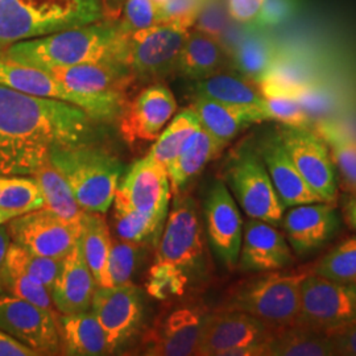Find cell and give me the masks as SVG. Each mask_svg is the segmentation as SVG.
<instances>
[{
    "label": "cell",
    "mask_w": 356,
    "mask_h": 356,
    "mask_svg": "<svg viewBox=\"0 0 356 356\" xmlns=\"http://www.w3.org/2000/svg\"><path fill=\"white\" fill-rule=\"evenodd\" d=\"M99 123L74 104L0 85V176H32L53 151L95 143Z\"/></svg>",
    "instance_id": "obj_1"
},
{
    "label": "cell",
    "mask_w": 356,
    "mask_h": 356,
    "mask_svg": "<svg viewBox=\"0 0 356 356\" xmlns=\"http://www.w3.org/2000/svg\"><path fill=\"white\" fill-rule=\"evenodd\" d=\"M207 277L209 260L200 209L193 197L181 195L166 216L148 272L147 291L163 301L185 294Z\"/></svg>",
    "instance_id": "obj_2"
},
{
    "label": "cell",
    "mask_w": 356,
    "mask_h": 356,
    "mask_svg": "<svg viewBox=\"0 0 356 356\" xmlns=\"http://www.w3.org/2000/svg\"><path fill=\"white\" fill-rule=\"evenodd\" d=\"M124 33L118 22L102 19L88 26L24 40L0 54L1 60L41 70L85 63H122ZM124 65V64H123Z\"/></svg>",
    "instance_id": "obj_3"
},
{
    "label": "cell",
    "mask_w": 356,
    "mask_h": 356,
    "mask_svg": "<svg viewBox=\"0 0 356 356\" xmlns=\"http://www.w3.org/2000/svg\"><path fill=\"white\" fill-rule=\"evenodd\" d=\"M102 19L101 0H0V54L16 42Z\"/></svg>",
    "instance_id": "obj_4"
},
{
    "label": "cell",
    "mask_w": 356,
    "mask_h": 356,
    "mask_svg": "<svg viewBox=\"0 0 356 356\" xmlns=\"http://www.w3.org/2000/svg\"><path fill=\"white\" fill-rule=\"evenodd\" d=\"M312 269L263 272L239 282L229 293L222 309L239 310L277 331L297 325L301 312V284Z\"/></svg>",
    "instance_id": "obj_5"
},
{
    "label": "cell",
    "mask_w": 356,
    "mask_h": 356,
    "mask_svg": "<svg viewBox=\"0 0 356 356\" xmlns=\"http://www.w3.org/2000/svg\"><path fill=\"white\" fill-rule=\"evenodd\" d=\"M51 163L67 181L85 211H108L123 173V165L114 154L92 143L56 149L51 153Z\"/></svg>",
    "instance_id": "obj_6"
},
{
    "label": "cell",
    "mask_w": 356,
    "mask_h": 356,
    "mask_svg": "<svg viewBox=\"0 0 356 356\" xmlns=\"http://www.w3.org/2000/svg\"><path fill=\"white\" fill-rule=\"evenodd\" d=\"M222 181L248 218L281 227L285 206L275 189L252 139H245L229 153Z\"/></svg>",
    "instance_id": "obj_7"
},
{
    "label": "cell",
    "mask_w": 356,
    "mask_h": 356,
    "mask_svg": "<svg viewBox=\"0 0 356 356\" xmlns=\"http://www.w3.org/2000/svg\"><path fill=\"white\" fill-rule=\"evenodd\" d=\"M189 29L175 23L124 35L122 61L136 81L160 82L177 73L178 60Z\"/></svg>",
    "instance_id": "obj_8"
},
{
    "label": "cell",
    "mask_w": 356,
    "mask_h": 356,
    "mask_svg": "<svg viewBox=\"0 0 356 356\" xmlns=\"http://www.w3.org/2000/svg\"><path fill=\"white\" fill-rule=\"evenodd\" d=\"M0 85L33 97L74 104L101 122L116 119L127 102L126 97L120 94H88L76 91L41 69L1 58Z\"/></svg>",
    "instance_id": "obj_9"
},
{
    "label": "cell",
    "mask_w": 356,
    "mask_h": 356,
    "mask_svg": "<svg viewBox=\"0 0 356 356\" xmlns=\"http://www.w3.org/2000/svg\"><path fill=\"white\" fill-rule=\"evenodd\" d=\"M356 322V281H334L310 272L301 284L297 325L334 335Z\"/></svg>",
    "instance_id": "obj_10"
},
{
    "label": "cell",
    "mask_w": 356,
    "mask_h": 356,
    "mask_svg": "<svg viewBox=\"0 0 356 356\" xmlns=\"http://www.w3.org/2000/svg\"><path fill=\"white\" fill-rule=\"evenodd\" d=\"M285 149L292 157L300 176L321 202L334 204L339 176L329 145L314 128H277Z\"/></svg>",
    "instance_id": "obj_11"
},
{
    "label": "cell",
    "mask_w": 356,
    "mask_h": 356,
    "mask_svg": "<svg viewBox=\"0 0 356 356\" xmlns=\"http://www.w3.org/2000/svg\"><path fill=\"white\" fill-rule=\"evenodd\" d=\"M209 312L198 302L184 304L161 313L143 338L144 354L151 356H191L197 348Z\"/></svg>",
    "instance_id": "obj_12"
},
{
    "label": "cell",
    "mask_w": 356,
    "mask_h": 356,
    "mask_svg": "<svg viewBox=\"0 0 356 356\" xmlns=\"http://www.w3.org/2000/svg\"><path fill=\"white\" fill-rule=\"evenodd\" d=\"M7 227L13 243L53 259H64L81 236V222H69L44 207L15 216Z\"/></svg>",
    "instance_id": "obj_13"
},
{
    "label": "cell",
    "mask_w": 356,
    "mask_h": 356,
    "mask_svg": "<svg viewBox=\"0 0 356 356\" xmlns=\"http://www.w3.org/2000/svg\"><path fill=\"white\" fill-rule=\"evenodd\" d=\"M206 236L216 259L229 269L238 267L243 241L242 214L222 179L214 181L204 200Z\"/></svg>",
    "instance_id": "obj_14"
},
{
    "label": "cell",
    "mask_w": 356,
    "mask_h": 356,
    "mask_svg": "<svg viewBox=\"0 0 356 356\" xmlns=\"http://www.w3.org/2000/svg\"><path fill=\"white\" fill-rule=\"evenodd\" d=\"M0 330L33 348L40 355H56L63 351L56 312L17 297H0Z\"/></svg>",
    "instance_id": "obj_15"
},
{
    "label": "cell",
    "mask_w": 356,
    "mask_h": 356,
    "mask_svg": "<svg viewBox=\"0 0 356 356\" xmlns=\"http://www.w3.org/2000/svg\"><path fill=\"white\" fill-rule=\"evenodd\" d=\"M275 330L239 310L219 309L209 313L197 348L198 356H229L247 346L268 343Z\"/></svg>",
    "instance_id": "obj_16"
},
{
    "label": "cell",
    "mask_w": 356,
    "mask_h": 356,
    "mask_svg": "<svg viewBox=\"0 0 356 356\" xmlns=\"http://www.w3.org/2000/svg\"><path fill=\"white\" fill-rule=\"evenodd\" d=\"M90 309L104 331L108 354H113L140 325V291L131 281L110 288L97 286Z\"/></svg>",
    "instance_id": "obj_17"
},
{
    "label": "cell",
    "mask_w": 356,
    "mask_h": 356,
    "mask_svg": "<svg viewBox=\"0 0 356 356\" xmlns=\"http://www.w3.org/2000/svg\"><path fill=\"white\" fill-rule=\"evenodd\" d=\"M177 110L173 92L157 82L143 90L131 102L124 103L119 119V131L129 145L159 138Z\"/></svg>",
    "instance_id": "obj_18"
},
{
    "label": "cell",
    "mask_w": 356,
    "mask_h": 356,
    "mask_svg": "<svg viewBox=\"0 0 356 356\" xmlns=\"http://www.w3.org/2000/svg\"><path fill=\"white\" fill-rule=\"evenodd\" d=\"M341 225V216L332 204L313 202L291 207L281 226L293 252L302 257L330 243Z\"/></svg>",
    "instance_id": "obj_19"
},
{
    "label": "cell",
    "mask_w": 356,
    "mask_h": 356,
    "mask_svg": "<svg viewBox=\"0 0 356 356\" xmlns=\"http://www.w3.org/2000/svg\"><path fill=\"white\" fill-rule=\"evenodd\" d=\"M170 181L165 166L144 157L135 163L119 182V194L144 216L165 222L170 202Z\"/></svg>",
    "instance_id": "obj_20"
},
{
    "label": "cell",
    "mask_w": 356,
    "mask_h": 356,
    "mask_svg": "<svg viewBox=\"0 0 356 356\" xmlns=\"http://www.w3.org/2000/svg\"><path fill=\"white\" fill-rule=\"evenodd\" d=\"M292 263V248L279 227L254 218H248L244 222L238 261L241 270L263 273L281 270Z\"/></svg>",
    "instance_id": "obj_21"
},
{
    "label": "cell",
    "mask_w": 356,
    "mask_h": 356,
    "mask_svg": "<svg viewBox=\"0 0 356 356\" xmlns=\"http://www.w3.org/2000/svg\"><path fill=\"white\" fill-rule=\"evenodd\" d=\"M254 144L285 209L298 204L321 202L318 197L300 176L292 157L281 141L277 128L261 135L254 140Z\"/></svg>",
    "instance_id": "obj_22"
},
{
    "label": "cell",
    "mask_w": 356,
    "mask_h": 356,
    "mask_svg": "<svg viewBox=\"0 0 356 356\" xmlns=\"http://www.w3.org/2000/svg\"><path fill=\"white\" fill-rule=\"evenodd\" d=\"M61 81L67 88L88 94H120L136 81L126 65L115 61L85 63L72 66H57L44 70Z\"/></svg>",
    "instance_id": "obj_23"
},
{
    "label": "cell",
    "mask_w": 356,
    "mask_h": 356,
    "mask_svg": "<svg viewBox=\"0 0 356 356\" xmlns=\"http://www.w3.org/2000/svg\"><path fill=\"white\" fill-rule=\"evenodd\" d=\"M95 289L97 282L78 241L76 247L65 256L61 270L51 288L54 309L60 314L88 312Z\"/></svg>",
    "instance_id": "obj_24"
},
{
    "label": "cell",
    "mask_w": 356,
    "mask_h": 356,
    "mask_svg": "<svg viewBox=\"0 0 356 356\" xmlns=\"http://www.w3.org/2000/svg\"><path fill=\"white\" fill-rule=\"evenodd\" d=\"M191 108L198 116L201 126L225 148L243 129L268 120L263 110L216 102L204 97H194Z\"/></svg>",
    "instance_id": "obj_25"
},
{
    "label": "cell",
    "mask_w": 356,
    "mask_h": 356,
    "mask_svg": "<svg viewBox=\"0 0 356 356\" xmlns=\"http://www.w3.org/2000/svg\"><path fill=\"white\" fill-rule=\"evenodd\" d=\"M231 65L229 51L219 38L194 29L189 31L182 47L177 74L198 81L225 72Z\"/></svg>",
    "instance_id": "obj_26"
},
{
    "label": "cell",
    "mask_w": 356,
    "mask_h": 356,
    "mask_svg": "<svg viewBox=\"0 0 356 356\" xmlns=\"http://www.w3.org/2000/svg\"><path fill=\"white\" fill-rule=\"evenodd\" d=\"M58 329L63 354L72 356L107 355V341L99 322L88 310L60 314Z\"/></svg>",
    "instance_id": "obj_27"
},
{
    "label": "cell",
    "mask_w": 356,
    "mask_h": 356,
    "mask_svg": "<svg viewBox=\"0 0 356 356\" xmlns=\"http://www.w3.org/2000/svg\"><path fill=\"white\" fill-rule=\"evenodd\" d=\"M79 245L97 286H114L108 270L111 252V234L103 214L85 211L81 220Z\"/></svg>",
    "instance_id": "obj_28"
},
{
    "label": "cell",
    "mask_w": 356,
    "mask_h": 356,
    "mask_svg": "<svg viewBox=\"0 0 356 356\" xmlns=\"http://www.w3.org/2000/svg\"><path fill=\"white\" fill-rule=\"evenodd\" d=\"M194 97H204L216 102L254 107L266 111V98L259 89V85L242 74L220 72L198 79L194 83Z\"/></svg>",
    "instance_id": "obj_29"
},
{
    "label": "cell",
    "mask_w": 356,
    "mask_h": 356,
    "mask_svg": "<svg viewBox=\"0 0 356 356\" xmlns=\"http://www.w3.org/2000/svg\"><path fill=\"white\" fill-rule=\"evenodd\" d=\"M225 147L220 145L202 126L198 128L176 159L166 166L172 191H181Z\"/></svg>",
    "instance_id": "obj_30"
},
{
    "label": "cell",
    "mask_w": 356,
    "mask_h": 356,
    "mask_svg": "<svg viewBox=\"0 0 356 356\" xmlns=\"http://www.w3.org/2000/svg\"><path fill=\"white\" fill-rule=\"evenodd\" d=\"M277 54L279 49L272 40L256 26H252L250 32L243 35L229 51L232 66L238 73L256 83L267 76Z\"/></svg>",
    "instance_id": "obj_31"
},
{
    "label": "cell",
    "mask_w": 356,
    "mask_h": 356,
    "mask_svg": "<svg viewBox=\"0 0 356 356\" xmlns=\"http://www.w3.org/2000/svg\"><path fill=\"white\" fill-rule=\"evenodd\" d=\"M332 337L302 325L275 331L269 341V356H334Z\"/></svg>",
    "instance_id": "obj_32"
},
{
    "label": "cell",
    "mask_w": 356,
    "mask_h": 356,
    "mask_svg": "<svg viewBox=\"0 0 356 356\" xmlns=\"http://www.w3.org/2000/svg\"><path fill=\"white\" fill-rule=\"evenodd\" d=\"M314 129L326 141L332 161L341 175L344 188L356 195V136L331 119L314 123Z\"/></svg>",
    "instance_id": "obj_33"
},
{
    "label": "cell",
    "mask_w": 356,
    "mask_h": 356,
    "mask_svg": "<svg viewBox=\"0 0 356 356\" xmlns=\"http://www.w3.org/2000/svg\"><path fill=\"white\" fill-rule=\"evenodd\" d=\"M32 176L36 179L42 194L44 209L69 222L79 223L82 220L85 210L76 202L67 181L51 165V160L40 166Z\"/></svg>",
    "instance_id": "obj_34"
},
{
    "label": "cell",
    "mask_w": 356,
    "mask_h": 356,
    "mask_svg": "<svg viewBox=\"0 0 356 356\" xmlns=\"http://www.w3.org/2000/svg\"><path fill=\"white\" fill-rule=\"evenodd\" d=\"M115 229L119 239L132 243H153L157 245L165 222L144 216L115 193Z\"/></svg>",
    "instance_id": "obj_35"
},
{
    "label": "cell",
    "mask_w": 356,
    "mask_h": 356,
    "mask_svg": "<svg viewBox=\"0 0 356 356\" xmlns=\"http://www.w3.org/2000/svg\"><path fill=\"white\" fill-rule=\"evenodd\" d=\"M200 127V119L191 107L181 111L175 116V119L170 120V123L154 140L147 157L166 168L176 159L186 141Z\"/></svg>",
    "instance_id": "obj_36"
},
{
    "label": "cell",
    "mask_w": 356,
    "mask_h": 356,
    "mask_svg": "<svg viewBox=\"0 0 356 356\" xmlns=\"http://www.w3.org/2000/svg\"><path fill=\"white\" fill-rule=\"evenodd\" d=\"M63 261L64 259H53L33 254L13 242L10 244L6 256V267L26 273L49 291H51L54 281L61 270Z\"/></svg>",
    "instance_id": "obj_37"
},
{
    "label": "cell",
    "mask_w": 356,
    "mask_h": 356,
    "mask_svg": "<svg viewBox=\"0 0 356 356\" xmlns=\"http://www.w3.org/2000/svg\"><path fill=\"white\" fill-rule=\"evenodd\" d=\"M44 207V198L33 176H6L0 193V209L23 216Z\"/></svg>",
    "instance_id": "obj_38"
},
{
    "label": "cell",
    "mask_w": 356,
    "mask_h": 356,
    "mask_svg": "<svg viewBox=\"0 0 356 356\" xmlns=\"http://www.w3.org/2000/svg\"><path fill=\"white\" fill-rule=\"evenodd\" d=\"M314 275L334 281H356V236L338 244L312 268Z\"/></svg>",
    "instance_id": "obj_39"
},
{
    "label": "cell",
    "mask_w": 356,
    "mask_h": 356,
    "mask_svg": "<svg viewBox=\"0 0 356 356\" xmlns=\"http://www.w3.org/2000/svg\"><path fill=\"white\" fill-rule=\"evenodd\" d=\"M4 291L13 297L24 300L33 305L40 306L45 310L54 312L51 291L38 281L29 277L26 273L13 268L6 267L4 275Z\"/></svg>",
    "instance_id": "obj_40"
},
{
    "label": "cell",
    "mask_w": 356,
    "mask_h": 356,
    "mask_svg": "<svg viewBox=\"0 0 356 356\" xmlns=\"http://www.w3.org/2000/svg\"><path fill=\"white\" fill-rule=\"evenodd\" d=\"M140 245V243L111 238L108 270L114 285H122L131 281L139 263Z\"/></svg>",
    "instance_id": "obj_41"
},
{
    "label": "cell",
    "mask_w": 356,
    "mask_h": 356,
    "mask_svg": "<svg viewBox=\"0 0 356 356\" xmlns=\"http://www.w3.org/2000/svg\"><path fill=\"white\" fill-rule=\"evenodd\" d=\"M296 99L314 123L322 119H329L338 108V95L335 91L319 81L301 90Z\"/></svg>",
    "instance_id": "obj_42"
},
{
    "label": "cell",
    "mask_w": 356,
    "mask_h": 356,
    "mask_svg": "<svg viewBox=\"0 0 356 356\" xmlns=\"http://www.w3.org/2000/svg\"><path fill=\"white\" fill-rule=\"evenodd\" d=\"M116 22L122 33H134L159 24V8L153 0H124Z\"/></svg>",
    "instance_id": "obj_43"
},
{
    "label": "cell",
    "mask_w": 356,
    "mask_h": 356,
    "mask_svg": "<svg viewBox=\"0 0 356 356\" xmlns=\"http://www.w3.org/2000/svg\"><path fill=\"white\" fill-rule=\"evenodd\" d=\"M268 120H276L282 126L296 128H314V122L304 107L293 97L266 98Z\"/></svg>",
    "instance_id": "obj_44"
},
{
    "label": "cell",
    "mask_w": 356,
    "mask_h": 356,
    "mask_svg": "<svg viewBox=\"0 0 356 356\" xmlns=\"http://www.w3.org/2000/svg\"><path fill=\"white\" fill-rule=\"evenodd\" d=\"M204 3V0H168L159 7V23H175L191 29Z\"/></svg>",
    "instance_id": "obj_45"
},
{
    "label": "cell",
    "mask_w": 356,
    "mask_h": 356,
    "mask_svg": "<svg viewBox=\"0 0 356 356\" xmlns=\"http://www.w3.org/2000/svg\"><path fill=\"white\" fill-rule=\"evenodd\" d=\"M195 29L222 41L227 29V13L222 0H204V6L198 13Z\"/></svg>",
    "instance_id": "obj_46"
},
{
    "label": "cell",
    "mask_w": 356,
    "mask_h": 356,
    "mask_svg": "<svg viewBox=\"0 0 356 356\" xmlns=\"http://www.w3.org/2000/svg\"><path fill=\"white\" fill-rule=\"evenodd\" d=\"M300 8V0H263L260 13L252 26L264 29L281 26L292 19Z\"/></svg>",
    "instance_id": "obj_47"
},
{
    "label": "cell",
    "mask_w": 356,
    "mask_h": 356,
    "mask_svg": "<svg viewBox=\"0 0 356 356\" xmlns=\"http://www.w3.org/2000/svg\"><path fill=\"white\" fill-rule=\"evenodd\" d=\"M263 0H229V15L238 23L254 26Z\"/></svg>",
    "instance_id": "obj_48"
},
{
    "label": "cell",
    "mask_w": 356,
    "mask_h": 356,
    "mask_svg": "<svg viewBox=\"0 0 356 356\" xmlns=\"http://www.w3.org/2000/svg\"><path fill=\"white\" fill-rule=\"evenodd\" d=\"M331 337L335 355L356 356V322Z\"/></svg>",
    "instance_id": "obj_49"
},
{
    "label": "cell",
    "mask_w": 356,
    "mask_h": 356,
    "mask_svg": "<svg viewBox=\"0 0 356 356\" xmlns=\"http://www.w3.org/2000/svg\"><path fill=\"white\" fill-rule=\"evenodd\" d=\"M38 351L0 330V356H38Z\"/></svg>",
    "instance_id": "obj_50"
},
{
    "label": "cell",
    "mask_w": 356,
    "mask_h": 356,
    "mask_svg": "<svg viewBox=\"0 0 356 356\" xmlns=\"http://www.w3.org/2000/svg\"><path fill=\"white\" fill-rule=\"evenodd\" d=\"M11 236L7 223L0 225V292L4 291V275H6V256L11 244Z\"/></svg>",
    "instance_id": "obj_51"
},
{
    "label": "cell",
    "mask_w": 356,
    "mask_h": 356,
    "mask_svg": "<svg viewBox=\"0 0 356 356\" xmlns=\"http://www.w3.org/2000/svg\"><path fill=\"white\" fill-rule=\"evenodd\" d=\"M101 1H102L104 17L110 20H118L122 13V6L124 0H101Z\"/></svg>",
    "instance_id": "obj_52"
},
{
    "label": "cell",
    "mask_w": 356,
    "mask_h": 356,
    "mask_svg": "<svg viewBox=\"0 0 356 356\" xmlns=\"http://www.w3.org/2000/svg\"><path fill=\"white\" fill-rule=\"evenodd\" d=\"M346 216H347L350 225L356 229V195L347 202Z\"/></svg>",
    "instance_id": "obj_53"
},
{
    "label": "cell",
    "mask_w": 356,
    "mask_h": 356,
    "mask_svg": "<svg viewBox=\"0 0 356 356\" xmlns=\"http://www.w3.org/2000/svg\"><path fill=\"white\" fill-rule=\"evenodd\" d=\"M16 214L13 211H8V210H4V209H0V225H6L13 218H15Z\"/></svg>",
    "instance_id": "obj_54"
},
{
    "label": "cell",
    "mask_w": 356,
    "mask_h": 356,
    "mask_svg": "<svg viewBox=\"0 0 356 356\" xmlns=\"http://www.w3.org/2000/svg\"><path fill=\"white\" fill-rule=\"evenodd\" d=\"M154 3H156V6H157V8L160 7V6H163L165 1H168V0H153Z\"/></svg>",
    "instance_id": "obj_55"
},
{
    "label": "cell",
    "mask_w": 356,
    "mask_h": 356,
    "mask_svg": "<svg viewBox=\"0 0 356 356\" xmlns=\"http://www.w3.org/2000/svg\"><path fill=\"white\" fill-rule=\"evenodd\" d=\"M4 177L6 176H0V193H1V188H3V184H4Z\"/></svg>",
    "instance_id": "obj_56"
}]
</instances>
